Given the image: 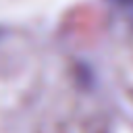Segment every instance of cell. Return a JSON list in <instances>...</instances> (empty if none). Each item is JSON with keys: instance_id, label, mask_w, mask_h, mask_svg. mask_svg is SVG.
<instances>
[]
</instances>
